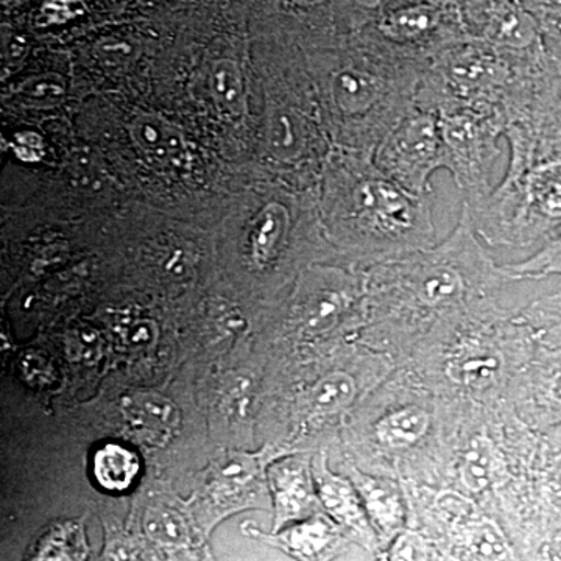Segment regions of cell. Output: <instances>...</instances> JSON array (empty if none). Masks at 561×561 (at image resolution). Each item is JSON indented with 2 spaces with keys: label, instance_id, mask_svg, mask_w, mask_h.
<instances>
[{
  "label": "cell",
  "instance_id": "1",
  "mask_svg": "<svg viewBox=\"0 0 561 561\" xmlns=\"http://www.w3.org/2000/svg\"><path fill=\"white\" fill-rule=\"evenodd\" d=\"M122 415L133 437L150 446H165L179 434L181 415L176 405L160 393L139 391L122 400Z\"/></svg>",
  "mask_w": 561,
  "mask_h": 561
},
{
  "label": "cell",
  "instance_id": "2",
  "mask_svg": "<svg viewBox=\"0 0 561 561\" xmlns=\"http://www.w3.org/2000/svg\"><path fill=\"white\" fill-rule=\"evenodd\" d=\"M273 500H275V530L294 519H302L316 507L312 481L308 468L300 460H286L271 470Z\"/></svg>",
  "mask_w": 561,
  "mask_h": 561
},
{
  "label": "cell",
  "instance_id": "3",
  "mask_svg": "<svg viewBox=\"0 0 561 561\" xmlns=\"http://www.w3.org/2000/svg\"><path fill=\"white\" fill-rule=\"evenodd\" d=\"M313 479H316L319 497L324 508L337 522L350 527L359 537L362 545L371 548L373 542H375V535H373L370 524H368L367 516H365L364 508H362L356 490L351 486V483L331 474L327 470L324 461L321 467L313 468Z\"/></svg>",
  "mask_w": 561,
  "mask_h": 561
},
{
  "label": "cell",
  "instance_id": "4",
  "mask_svg": "<svg viewBox=\"0 0 561 561\" xmlns=\"http://www.w3.org/2000/svg\"><path fill=\"white\" fill-rule=\"evenodd\" d=\"M365 209L371 210L386 227L405 228L411 224V206L401 192L382 181H368L357 191Z\"/></svg>",
  "mask_w": 561,
  "mask_h": 561
},
{
  "label": "cell",
  "instance_id": "5",
  "mask_svg": "<svg viewBox=\"0 0 561 561\" xmlns=\"http://www.w3.org/2000/svg\"><path fill=\"white\" fill-rule=\"evenodd\" d=\"M139 467V459L135 453L114 443L102 446L94 456L95 479L108 491L130 489L138 476Z\"/></svg>",
  "mask_w": 561,
  "mask_h": 561
},
{
  "label": "cell",
  "instance_id": "6",
  "mask_svg": "<svg viewBox=\"0 0 561 561\" xmlns=\"http://www.w3.org/2000/svg\"><path fill=\"white\" fill-rule=\"evenodd\" d=\"M133 136L140 149L158 160L176 161L184 153V142L180 133L158 117H140L133 125Z\"/></svg>",
  "mask_w": 561,
  "mask_h": 561
},
{
  "label": "cell",
  "instance_id": "7",
  "mask_svg": "<svg viewBox=\"0 0 561 561\" xmlns=\"http://www.w3.org/2000/svg\"><path fill=\"white\" fill-rule=\"evenodd\" d=\"M430 427V415L420 409L391 413L378 424V437L390 448H404L419 442Z\"/></svg>",
  "mask_w": 561,
  "mask_h": 561
},
{
  "label": "cell",
  "instance_id": "8",
  "mask_svg": "<svg viewBox=\"0 0 561 561\" xmlns=\"http://www.w3.org/2000/svg\"><path fill=\"white\" fill-rule=\"evenodd\" d=\"M210 91L214 101L221 111L232 117L242 116L245 113V91L241 70L232 61L221 60L216 62L210 72Z\"/></svg>",
  "mask_w": 561,
  "mask_h": 561
},
{
  "label": "cell",
  "instance_id": "9",
  "mask_svg": "<svg viewBox=\"0 0 561 561\" xmlns=\"http://www.w3.org/2000/svg\"><path fill=\"white\" fill-rule=\"evenodd\" d=\"M362 497L375 523L386 531L397 529L401 524V504L397 491L389 483L376 479H362Z\"/></svg>",
  "mask_w": 561,
  "mask_h": 561
},
{
  "label": "cell",
  "instance_id": "10",
  "mask_svg": "<svg viewBox=\"0 0 561 561\" xmlns=\"http://www.w3.org/2000/svg\"><path fill=\"white\" fill-rule=\"evenodd\" d=\"M287 225L289 214L278 203H272L262 210L253 234V257L257 264L264 265L272 260L286 234Z\"/></svg>",
  "mask_w": 561,
  "mask_h": 561
},
{
  "label": "cell",
  "instance_id": "11",
  "mask_svg": "<svg viewBox=\"0 0 561 561\" xmlns=\"http://www.w3.org/2000/svg\"><path fill=\"white\" fill-rule=\"evenodd\" d=\"M88 548L83 529L76 523H65L55 527L41 541L38 560H81L87 557Z\"/></svg>",
  "mask_w": 561,
  "mask_h": 561
},
{
  "label": "cell",
  "instance_id": "12",
  "mask_svg": "<svg viewBox=\"0 0 561 561\" xmlns=\"http://www.w3.org/2000/svg\"><path fill=\"white\" fill-rule=\"evenodd\" d=\"M500 359L489 351H468L449 365V376L465 386L482 387L500 371Z\"/></svg>",
  "mask_w": 561,
  "mask_h": 561
},
{
  "label": "cell",
  "instance_id": "13",
  "mask_svg": "<svg viewBox=\"0 0 561 561\" xmlns=\"http://www.w3.org/2000/svg\"><path fill=\"white\" fill-rule=\"evenodd\" d=\"M356 397V383L346 373H331L312 390V408L319 413H335L345 409Z\"/></svg>",
  "mask_w": 561,
  "mask_h": 561
},
{
  "label": "cell",
  "instance_id": "14",
  "mask_svg": "<svg viewBox=\"0 0 561 561\" xmlns=\"http://www.w3.org/2000/svg\"><path fill=\"white\" fill-rule=\"evenodd\" d=\"M332 527L323 519H312L295 526L279 538L280 546L294 556L308 557L317 556L330 545Z\"/></svg>",
  "mask_w": 561,
  "mask_h": 561
},
{
  "label": "cell",
  "instance_id": "15",
  "mask_svg": "<svg viewBox=\"0 0 561 561\" xmlns=\"http://www.w3.org/2000/svg\"><path fill=\"white\" fill-rule=\"evenodd\" d=\"M494 448L485 437L471 442L461 467V481L471 491H482L493 481Z\"/></svg>",
  "mask_w": 561,
  "mask_h": 561
},
{
  "label": "cell",
  "instance_id": "16",
  "mask_svg": "<svg viewBox=\"0 0 561 561\" xmlns=\"http://www.w3.org/2000/svg\"><path fill=\"white\" fill-rule=\"evenodd\" d=\"M146 530L151 540L165 548H184L192 541L186 522L179 513L165 508H150L147 512Z\"/></svg>",
  "mask_w": 561,
  "mask_h": 561
},
{
  "label": "cell",
  "instance_id": "17",
  "mask_svg": "<svg viewBox=\"0 0 561 561\" xmlns=\"http://www.w3.org/2000/svg\"><path fill=\"white\" fill-rule=\"evenodd\" d=\"M468 551L476 559L507 560L512 559L511 546L496 524L490 522L472 523L465 534Z\"/></svg>",
  "mask_w": 561,
  "mask_h": 561
},
{
  "label": "cell",
  "instance_id": "18",
  "mask_svg": "<svg viewBox=\"0 0 561 561\" xmlns=\"http://www.w3.org/2000/svg\"><path fill=\"white\" fill-rule=\"evenodd\" d=\"M437 21L438 13L431 7H405L389 14L382 22V31L391 38H415L430 32Z\"/></svg>",
  "mask_w": 561,
  "mask_h": 561
},
{
  "label": "cell",
  "instance_id": "19",
  "mask_svg": "<svg viewBox=\"0 0 561 561\" xmlns=\"http://www.w3.org/2000/svg\"><path fill=\"white\" fill-rule=\"evenodd\" d=\"M494 36L513 47H527L537 38V25L530 14L511 10L494 24Z\"/></svg>",
  "mask_w": 561,
  "mask_h": 561
},
{
  "label": "cell",
  "instance_id": "20",
  "mask_svg": "<svg viewBox=\"0 0 561 561\" xmlns=\"http://www.w3.org/2000/svg\"><path fill=\"white\" fill-rule=\"evenodd\" d=\"M461 290L460 276L451 268L432 272L420 287V295L427 305L453 300Z\"/></svg>",
  "mask_w": 561,
  "mask_h": 561
},
{
  "label": "cell",
  "instance_id": "21",
  "mask_svg": "<svg viewBox=\"0 0 561 561\" xmlns=\"http://www.w3.org/2000/svg\"><path fill=\"white\" fill-rule=\"evenodd\" d=\"M335 94L345 108L359 110L371 101L373 88L365 77L342 73L335 81Z\"/></svg>",
  "mask_w": 561,
  "mask_h": 561
},
{
  "label": "cell",
  "instance_id": "22",
  "mask_svg": "<svg viewBox=\"0 0 561 561\" xmlns=\"http://www.w3.org/2000/svg\"><path fill=\"white\" fill-rule=\"evenodd\" d=\"M437 507L443 519L456 527H468L474 523L476 507L472 501L454 491H443L437 497Z\"/></svg>",
  "mask_w": 561,
  "mask_h": 561
},
{
  "label": "cell",
  "instance_id": "23",
  "mask_svg": "<svg viewBox=\"0 0 561 561\" xmlns=\"http://www.w3.org/2000/svg\"><path fill=\"white\" fill-rule=\"evenodd\" d=\"M58 79V77H57ZM55 77H38L25 81L24 84L18 90L28 101L54 103L61 98L65 88L61 87L60 81Z\"/></svg>",
  "mask_w": 561,
  "mask_h": 561
},
{
  "label": "cell",
  "instance_id": "24",
  "mask_svg": "<svg viewBox=\"0 0 561 561\" xmlns=\"http://www.w3.org/2000/svg\"><path fill=\"white\" fill-rule=\"evenodd\" d=\"M83 13V5L79 0H47L41 10L46 24H61Z\"/></svg>",
  "mask_w": 561,
  "mask_h": 561
},
{
  "label": "cell",
  "instance_id": "25",
  "mask_svg": "<svg viewBox=\"0 0 561 561\" xmlns=\"http://www.w3.org/2000/svg\"><path fill=\"white\" fill-rule=\"evenodd\" d=\"M294 125L289 117L278 116L271 125V146L278 154H286L295 147Z\"/></svg>",
  "mask_w": 561,
  "mask_h": 561
},
{
  "label": "cell",
  "instance_id": "26",
  "mask_svg": "<svg viewBox=\"0 0 561 561\" xmlns=\"http://www.w3.org/2000/svg\"><path fill=\"white\" fill-rule=\"evenodd\" d=\"M341 311V302L335 297L321 298L308 313V324L312 330L328 328Z\"/></svg>",
  "mask_w": 561,
  "mask_h": 561
},
{
  "label": "cell",
  "instance_id": "27",
  "mask_svg": "<svg viewBox=\"0 0 561 561\" xmlns=\"http://www.w3.org/2000/svg\"><path fill=\"white\" fill-rule=\"evenodd\" d=\"M426 556V542L415 534L402 535L391 549V559L394 560H423Z\"/></svg>",
  "mask_w": 561,
  "mask_h": 561
},
{
  "label": "cell",
  "instance_id": "28",
  "mask_svg": "<svg viewBox=\"0 0 561 561\" xmlns=\"http://www.w3.org/2000/svg\"><path fill=\"white\" fill-rule=\"evenodd\" d=\"M69 348L70 353L76 354L80 359H94V356H98L99 350H101V337H99L95 330L81 328L73 334Z\"/></svg>",
  "mask_w": 561,
  "mask_h": 561
},
{
  "label": "cell",
  "instance_id": "29",
  "mask_svg": "<svg viewBox=\"0 0 561 561\" xmlns=\"http://www.w3.org/2000/svg\"><path fill=\"white\" fill-rule=\"evenodd\" d=\"M157 323L153 320L142 319L133 321L124 330L125 341L130 345H149L157 339Z\"/></svg>",
  "mask_w": 561,
  "mask_h": 561
},
{
  "label": "cell",
  "instance_id": "30",
  "mask_svg": "<svg viewBox=\"0 0 561 561\" xmlns=\"http://www.w3.org/2000/svg\"><path fill=\"white\" fill-rule=\"evenodd\" d=\"M541 210L551 219H561V173L552 176L540 197Z\"/></svg>",
  "mask_w": 561,
  "mask_h": 561
},
{
  "label": "cell",
  "instance_id": "31",
  "mask_svg": "<svg viewBox=\"0 0 561 561\" xmlns=\"http://www.w3.org/2000/svg\"><path fill=\"white\" fill-rule=\"evenodd\" d=\"M446 138L454 147L470 146L471 140L474 139V127L465 119L453 121L446 128Z\"/></svg>",
  "mask_w": 561,
  "mask_h": 561
},
{
  "label": "cell",
  "instance_id": "32",
  "mask_svg": "<svg viewBox=\"0 0 561 561\" xmlns=\"http://www.w3.org/2000/svg\"><path fill=\"white\" fill-rule=\"evenodd\" d=\"M549 397L557 404H561V375L553 379L551 387H549Z\"/></svg>",
  "mask_w": 561,
  "mask_h": 561
},
{
  "label": "cell",
  "instance_id": "33",
  "mask_svg": "<svg viewBox=\"0 0 561 561\" xmlns=\"http://www.w3.org/2000/svg\"><path fill=\"white\" fill-rule=\"evenodd\" d=\"M103 5L108 7L110 10H122L127 3V0H102Z\"/></svg>",
  "mask_w": 561,
  "mask_h": 561
},
{
  "label": "cell",
  "instance_id": "34",
  "mask_svg": "<svg viewBox=\"0 0 561 561\" xmlns=\"http://www.w3.org/2000/svg\"><path fill=\"white\" fill-rule=\"evenodd\" d=\"M553 479H556L557 485L561 489V454H559L556 463H553Z\"/></svg>",
  "mask_w": 561,
  "mask_h": 561
},
{
  "label": "cell",
  "instance_id": "35",
  "mask_svg": "<svg viewBox=\"0 0 561 561\" xmlns=\"http://www.w3.org/2000/svg\"><path fill=\"white\" fill-rule=\"evenodd\" d=\"M294 2L300 7H317L320 3L327 2V0H294Z\"/></svg>",
  "mask_w": 561,
  "mask_h": 561
},
{
  "label": "cell",
  "instance_id": "36",
  "mask_svg": "<svg viewBox=\"0 0 561 561\" xmlns=\"http://www.w3.org/2000/svg\"><path fill=\"white\" fill-rule=\"evenodd\" d=\"M360 2L367 3V5H373V3L376 2V0H360Z\"/></svg>",
  "mask_w": 561,
  "mask_h": 561
}]
</instances>
